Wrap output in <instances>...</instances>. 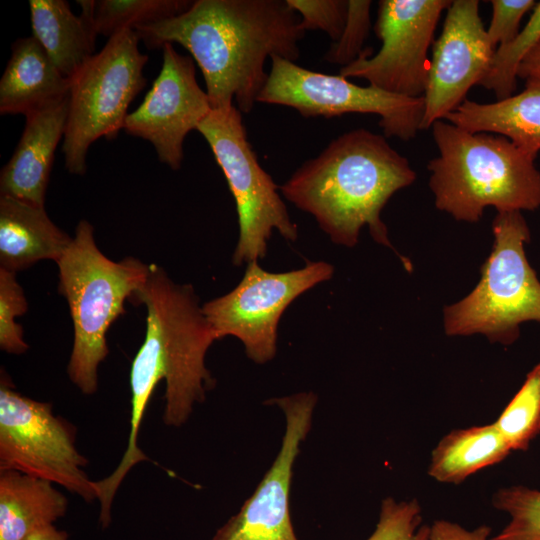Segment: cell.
I'll return each mask as SVG.
<instances>
[{"mask_svg":"<svg viewBox=\"0 0 540 540\" xmlns=\"http://www.w3.org/2000/svg\"><path fill=\"white\" fill-rule=\"evenodd\" d=\"M150 49L178 43L200 68L212 109L249 113L273 55L295 62L305 31L287 0H197L183 13L134 29Z\"/></svg>","mask_w":540,"mask_h":540,"instance_id":"cell-1","label":"cell"},{"mask_svg":"<svg viewBox=\"0 0 540 540\" xmlns=\"http://www.w3.org/2000/svg\"><path fill=\"white\" fill-rule=\"evenodd\" d=\"M129 302L147 311L145 338L131 364L130 431L123 454L127 463H138L145 458L138 435L154 389L165 382L164 424L183 425L215 386L205 356L218 339L192 285L174 282L156 264H149L146 281Z\"/></svg>","mask_w":540,"mask_h":540,"instance_id":"cell-2","label":"cell"},{"mask_svg":"<svg viewBox=\"0 0 540 540\" xmlns=\"http://www.w3.org/2000/svg\"><path fill=\"white\" fill-rule=\"evenodd\" d=\"M415 179L408 159L384 135L360 128L341 134L304 162L280 191L311 214L337 245L355 246L367 225L372 238L391 248L410 272V261L392 246L380 214L392 195Z\"/></svg>","mask_w":540,"mask_h":540,"instance_id":"cell-3","label":"cell"},{"mask_svg":"<svg viewBox=\"0 0 540 540\" xmlns=\"http://www.w3.org/2000/svg\"><path fill=\"white\" fill-rule=\"evenodd\" d=\"M431 128L439 154L427 168L437 209L457 221L473 223L490 206L497 213L540 207L535 159L509 139L471 133L443 120Z\"/></svg>","mask_w":540,"mask_h":540,"instance_id":"cell-4","label":"cell"},{"mask_svg":"<svg viewBox=\"0 0 540 540\" xmlns=\"http://www.w3.org/2000/svg\"><path fill=\"white\" fill-rule=\"evenodd\" d=\"M58 292L69 306L74 340L67 365L70 381L86 395L98 388V367L109 354L106 335L125 314L124 304L146 281L149 264L134 257L118 262L97 247L93 226L81 220L56 262Z\"/></svg>","mask_w":540,"mask_h":540,"instance_id":"cell-5","label":"cell"},{"mask_svg":"<svg viewBox=\"0 0 540 540\" xmlns=\"http://www.w3.org/2000/svg\"><path fill=\"white\" fill-rule=\"evenodd\" d=\"M492 251L476 287L444 309L448 336L482 334L491 342L514 343L520 326L540 322V281L525 253L528 224L519 211L497 213Z\"/></svg>","mask_w":540,"mask_h":540,"instance_id":"cell-6","label":"cell"},{"mask_svg":"<svg viewBox=\"0 0 540 540\" xmlns=\"http://www.w3.org/2000/svg\"><path fill=\"white\" fill-rule=\"evenodd\" d=\"M139 41L134 29L118 32L70 79L62 145L70 173L85 174L90 145L100 137H117L130 103L145 87L148 56L140 52Z\"/></svg>","mask_w":540,"mask_h":540,"instance_id":"cell-7","label":"cell"},{"mask_svg":"<svg viewBox=\"0 0 540 540\" xmlns=\"http://www.w3.org/2000/svg\"><path fill=\"white\" fill-rule=\"evenodd\" d=\"M241 113L236 105L212 109L196 129L209 144L235 200L239 238L232 261L236 266L263 258L274 230L289 241L298 237L277 184L248 141Z\"/></svg>","mask_w":540,"mask_h":540,"instance_id":"cell-8","label":"cell"},{"mask_svg":"<svg viewBox=\"0 0 540 540\" xmlns=\"http://www.w3.org/2000/svg\"><path fill=\"white\" fill-rule=\"evenodd\" d=\"M75 428L51 404L17 392L6 374L0 382V470H14L59 485L91 502L94 480L75 445Z\"/></svg>","mask_w":540,"mask_h":540,"instance_id":"cell-9","label":"cell"},{"mask_svg":"<svg viewBox=\"0 0 540 540\" xmlns=\"http://www.w3.org/2000/svg\"><path fill=\"white\" fill-rule=\"evenodd\" d=\"M268 79L257 102L295 109L303 117L332 118L347 113L378 115L385 137L403 141L421 130L424 99L360 86L339 75L309 70L273 55Z\"/></svg>","mask_w":540,"mask_h":540,"instance_id":"cell-10","label":"cell"},{"mask_svg":"<svg viewBox=\"0 0 540 540\" xmlns=\"http://www.w3.org/2000/svg\"><path fill=\"white\" fill-rule=\"evenodd\" d=\"M333 273L325 261H307L303 268L282 273L268 272L252 261L238 285L203 304L202 311L218 340L238 338L247 357L264 364L276 355L279 320L289 304Z\"/></svg>","mask_w":540,"mask_h":540,"instance_id":"cell-11","label":"cell"},{"mask_svg":"<svg viewBox=\"0 0 540 540\" xmlns=\"http://www.w3.org/2000/svg\"><path fill=\"white\" fill-rule=\"evenodd\" d=\"M449 0H381L374 31L381 48L371 56L365 51L351 64L341 67L345 78H361L386 92L423 97L430 60L428 51L439 18Z\"/></svg>","mask_w":540,"mask_h":540,"instance_id":"cell-12","label":"cell"},{"mask_svg":"<svg viewBox=\"0 0 540 540\" xmlns=\"http://www.w3.org/2000/svg\"><path fill=\"white\" fill-rule=\"evenodd\" d=\"M285 416L280 450L254 493L210 540H298L289 512L293 467L300 444L308 435L317 396L299 392L273 398Z\"/></svg>","mask_w":540,"mask_h":540,"instance_id":"cell-13","label":"cell"},{"mask_svg":"<svg viewBox=\"0 0 540 540\" xmlns=\"http://www.w3.org/2000/svg\"><path fill=\"white\" fill-rule=\"evenodd\" d=\"M162 50L161 71L143 102L127 115L123 130L152 143L159 160L178 170L185 137L197 129L212 106L196 80L193 58L179 54L171 43Z\"/></svg>","mask_w":540,"mask_h":540,"instance_id":"cell-14","label":"cell"},{"mask_svg":"<svg viewBox=\"0 0 540 540\" xmlns=\"http://www.w3.org/2000/svg\"><path fill=\"white\" fill-rule=\"evenodd\" d=\"M495 50L479 14V1H451L442 32L432 45L421 129L431 128L466 100L468 91L487 74Z\"/></svg>","mask_w":540,"mask_h":540,"instance_id":"cell-15","label":"cell"},{"mask_svg":"<svg viewBox=\"0 0 540 540\" xmlns=\"http://www.w3.org/2000/svg\"><path fill=\"white\" fill-rule=\"evenodd\" d=\"M69 96L27 114L20 140L0 174V196L44 207L54 153L64 138Z\"/></svg>","mask_w":540,"mask_h":540,"instance_id":"cell-16","label":"cell"},{"mask_svg":"<svg viewBox=\"0 0 540 540\" xmlns=\"http://www.w3.org/2000/svg\"><path fill=\"white\" fill-rule=\"evenodd\" d=\"M0 80V113L24 114L69 96L65 77L33 37L17 39Z\"/></svg>","mask_w":540,"mask_h":540,"instance_id":"cell-17","label":"cell"},{"mask_svg":"<svg viewBox=\"0 0 540 540\" xmlns=\"http://www.w3.org/2000/svg\"><path fill=\"white\" fill-rule=\"evenodd\" d=\"M72 239L44 207L0 196V268L16 273L41 260L57 262Z\"/></svg>","mask_w":540,"mask_h":540,"instance_id":"cell-18","label":"cell"},{"mask_svg":"<svg viewBox=\"0 0 540 540\" xmlns=\"http://www.w3.org/2000/svg\"><path fill=\"white\" fill-rule=\"evenodd\" d=\"M525 81L518 94L487 104L466 99L444 119L471 133L504 136L536 159L540 152V78Z\"/></svg>","mask_w":540,"mask_h":540,"instance_id":"cell-19","label":"cell"},{"mask_svg":"<svg viewBox=\"0 0 540 540\" xmlns=\"http://www.w3.org/2000/svg\"><path fill=\"white\" fill-rule=\"evenodd\" d=\"M68 508L54 484L14 470H0V540H24L54 524Z\"/></svg>","mask_w":540,"mask_h":540,"instance_id":"cell-20","label":"cell"},{"mask_svg":"<svg viewBox=\"0 0 540 540\" xmlns=\"http://www.w3.org/2000/svg\"><path fill=\"white\" fill-rule=\"evenodd\" d=\"M33 37L67 78L71 79L95 54L96 33L63 0H30Z\"/></svg>","mask_w":540,"mask_h":540,"instance_id":"cell-21","label":"cell"},{"mask_svg":"<svg viewBox=\"0 0 540 540\" xmlns=\"http://www.w3.org/2000/svg\"><path fill=\"white\" fill-rule=\"evenodd\" d=\"M510 451L494 423L452 430L433 449L428 474L439 482L459 484L501 462Z\"/></svg>","mask_w":540,"mask_h":540,"instance_id":"cell-22","label":"cell"},{"mask_svg":"<svg viewBox=\"0 0 540 540\" xmlns=\"http://www.w3.org/2000/svg\"><path fill=\"white\" fill-rule=\"evenodd\" d=\"M81 15L96 34L111 38L125 29L158 22L185 12L187 0H79Z\"/></svg>","mask_w":540,"mask_h":540,"instance_id":"cell-23","label":"cell"},{"mask_svg":"<svg viewBox=\"0 0 540 540\" xmlns=\"http://www.w3.org/2000/svg\"><path fill=\"white\" fill-rule=\"evenodd\" d=\"M539 43L540 2L534 7L524 28L511 41L496 48L480 85L493 91L497 100L514 95L519 67Z\"/></svg>","mask_w":540,"mask_h":540,"instance_id":"cell-24","label":"cell"},{"mask_svg":"<svg viewBox=\"0 0 540 540\" xmlns=\"http://www.w3.org/2000/svg\"><path fill=\"white\" fill-rule=\"evenodd\" d=\"M494 424L511 450H527L540 434V363L527 374Z\"/></svg>","mask_w":540,"mask_h":540,"instance_id":"cell-25","label":"cell"},{"mask_svg":"<svg viewBox=\"0 0 540 540\" xmlns=\"http://www.w3.org/2000/svg\"><path fill=\"white\" fill-rule=\"evenodd\" d=\"M493 506L509 514L510 521L496 540H540V491L525 486L498 490Z\"/></svg>","mask_w":540,"mask_h":540,"instance_id":"cell-26","label":"cell"},{"mask_svg":"<svg viewBox=\"0 0 540 540\" xmlns=\"http://www.w3.org/2000/svg\"><path fill=\"white\" fill-rule=\"evenodd\" d=\"M421 523V507L416 499L398 502L387 497L381 503L376 528L367 540H428L430 527Z\"/></svg>","mask_w":540,"mask_h":540,"instance_id":"cell-27","label":"cell"},{"mask_svg":"<svg viewBox=\"0 0 540 540\" xmlns=\"http://www.w3.org/2000/svg\"><path fill=\"white\" fill-rule=\"evenodd\" d=\"M28 310L24 291L16 273L0 268V348L10 354H22L29 349L23 339V328L15 318Z\"/></svg>","mask_w":540,"mask_h":540,"instance_id":"cell-28","label":"cell"},{"mask_svg":"<svg viewBox=\"0 0 540 540\" xmlns=\"http://www.w3.org/2000/svg\"><path fill=\"white\" fill-rule=\"evenodd\" d=\"M370 0H349L345 27L340 38L326 52L325 61L345 67L365 50L363 45L371 29Z\"/></svg>","mask_w":540,"mask_h":540,"instance_id":"cell-29","label":"cell"},{"mask_svg":"<svg viewBox=\"0 0 540 540\" xmlns=\"http://www.w3.org/2000/svg\"><path fill=\"white\" fill-rule=\"evenodd\" d=\"M287 3L300 16L305 32L323 31L333 42L340 38L347 19V0H287Z\"/></svg>","mask_w":540,"mask_h":540,"instance_id":"cell-30","label":"cell"},{"mask_svg":"<svg viewBox=\"0 0 540 540\" xmlns=\"http://www.w3.org/2000/svg\"><path fill=\"white\" fill-rule=\"evenodd\" d=\"M492 18L487 36L493 47L511 41L520 31L524 15L534 9V0H492Z\"/></svg>","mask_w":540,"mask_h":540,"instance_id":"cell-31","label":"cell"},{"mask_svg":"<svg viewBox=\"0 0 540 540\" xmlns=\"http://www.w3.org/2000/svg\"><path fill=\"white\" fill-rule=\"evenodd\" d=\"M491 528L483 525L469 531L457 523L436 520L430 526L428 540H496L490 538Z\"/></svg>","mask_w":540,"mask_h":540,"instance_id":"cell-32","label":"cell"},{"mask_svg":"<svg viewBox=\"0 0 540 540\" xmlns=\"http://www.w3.org/2000/svg\"><path fill=\"white\" fill-rule=\"evenodd\" d=\"M518 77L524 80L540 78V43L521 63L518 70Z\"/></svg>","mask_w":540,"mask_h":540,"instance_id":"cell-33","label":"cell"},{"mask_svg":"<svg viewBox=\"0 0 540 540\" xmlns=\"http://www.w3.org/2000/svg\"><path fill=\"white\" fill-rule=\"evenodd\" d=\"M68 534L59 530L54 524L42 527L32 532L24 540H68Z\"/></svg>","mask_w":540,"mask_h":540,"instance_id":"cell-34","label":"cell"}]
</instances>
